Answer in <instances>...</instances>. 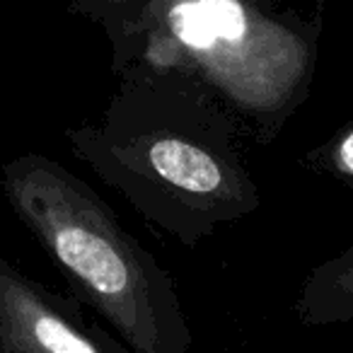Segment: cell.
Segmentation results:
<instances>
[{"instance_id": "cell-3", "label": "cell", "mask_w": 353, "mask_h": 353, "mask_svg": "<svg viewBox=\"0 0 353 353\" xmlns=\"http://www.w3.org/2000/svg\"><path fill=\"white\" fill-rule=\"evenodd\" d=\"M107 353L70 300L51 293L0 256V353Z\"/></svg>"}, {"instance_id": "cell-2", "label": "cell", "mask_w": 353, "mask_h": 353, "mask_svg": "<svg viewBox=\"0 0 353 353\" xmlns=\"http://www.w3.org/2000/svg\"><path fill=\"white\" fill-rule=\"evenodd\" d=\"M250 109H274L303 78L307 51L283 25L245 0H170L162 44Z\"/></svg>"}, {"instance_id": "cell-1", "label": "cell", "mask_w": 353, "mask_h": 353, "mask_svg": "<svg viewBox=\"0 0 353 353\" xmlns=\"http://www.w3.org/2000/svg\"><path fill=\"white\" fill-rule=\"evenodd\" d=\"M0 187L46 254L133 351L187 348L170 279L83 179L56 160L27 152L0 167Z\"/></svg>"}, {"instance_id": "cell-4", "label": "cell", "mask_w": 353, "mask_h": 353, "mask_svg": "<svg viewBox=\"0 0 353 353\" xmlns=\"http://www.w3.org/2000/svg\"><path fill=\"white\" fill-rule=\"evenodd\" d=\"M148 165L162 182L196 196L216 194L225 184V172L221 162L201 145H194L182 138H157L148 148Z\"/></svg>"}, {"instance_id": "cell-6", "label": "cell", "mask_w": 353, "mask_h": 353, "mask_svg": "<svg viewBox=\"0 0 353 353\" xmlns=\"http://www.w3.org/2000/svg\"><path fill=\"white\" fill-rule=\"evenodd\" d=\"M336 165L341 167L346 174H353V131H348L341 138L336 148Z\"/></svg>"}, {"instance_id": "cell-5", "label": "cell", "mask_w": 353, "mask_h": 353, "mask_svg": "<svg viewBox=\"0 0 353 353\" xmlns=\"http://www.w3.org/2000/svg\"><path fill=\"white\" fill-rule=\"evenodd\" d=\"M300 319L334 324L353 319V247L317 266L300 298Z\"/></svg>"}]
</instances>
